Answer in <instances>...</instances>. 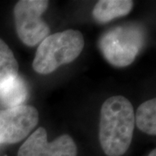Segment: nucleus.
<instances>
[{
  "label": "nucleus",
  "instance_id": "nucleus-1",
  "mask_svg": "<svg viewBox=\"0 0 156 156\" xmlns=\"http://www.w3.org/2000/svg\"><path fill=\"white\" fill-rule=\"evenodd\" d=\"M134 113L131 102L122 95L107 99L101 109L99 140L108 156H122L133 138Z\"/></svg>",
  "mask_w": 156,
  "mask_h": 156
},
{
  "label": "nucleus",
  "instance_id": "nucleus-2",
  "mask_svg": "<svg viewBox=\"0 0 156 156\" xmlns=\"http://www.w3.org/2000/svg\"><path fill=\"white\" fill-rule=\"evenodd\" d=\"M84 47L83 34L67 30L46 37L39 44L33 60V69L38 74H50L62 64L76 59Z\"/></svg>",
  "mask_w": 156,
  "mask_h": 156
},
{
  "label": "nucleus",
  "instance_id": "nucleus-3",
  "mask_svg": "<svg viewBox=\"0 0 156 156\" xmlns=\"http://www.w3.org/2000/svg\"><path fill=\"white\" fill-rule=\"evenodd\" d=\"M144 43V30L131 23L115 27L103 34L99 40V48L112 65L126 67L134 61Z\"/></svg>",
  "mask_w": 156,
  "mask_h": 156
},
{
  "label": "nucleus",
  "instance_id": "nucleus-4",
  "mask_svg": "<svg viewBox=\"0 0 156 156\" xmlns=\"http://www.w3.org/2000/svg\"><path fill=\"white\" fill-rule=\"evenodd\" d=\"M49 2L45 0H21L14 7V20L20 40L35 46L48 37L50 28L42 19Z\"/></svg>",
  "mask_w": 156,
  "mask_h": 156
},
{
  "label": "nucleus",
  "instance_id": "nucleus-5",
  "mask_svg": "<svg viewBox=\"0 0 156 156\" xmlns=\"http://www.w3.org/2000/svg\"><path fill=\"white\" fill-rule=\"evenodd\" d=\"M38 112L32 106L0 110V144L17 143L24 139L38 123Z\"/></svg>",
  "mask_w": 156,
  "mask_h": 156
},
{
  "label": "nucleus",
  "instance_id": "nucleus-6",
  "mask_svg": "<svg viewBox=\"0 0 156 156\" xmlns=\"http://www.w3.org/2000/svg\"><path fill=\"white\" fill-rule=\"evenodd\" d=\"M77 148L74 140L62 134L52 142L47 140V132L44 128H37L23 142L17 156H76Z\"/></svg>",
  "mask_w": 156,
  "mask_h": 156
},
{
  "label": "nucleus",
  "instance_id": "nucleus-7",
  "mask_svg": "<svg viewBox=\"0 0 156 156\" xmlns=\"http://www.w3.org/2000/svg\"><path fill=\"white\" fill-rule=\"evenodd\" d=\"M134 5L130 0H101L93 10V16L96 21L107 23L119 17L128 15Z\"/></svg>",
  "mask_w": 156,
  "mask_h": 156
},
{
  "label": "nucleus",
  "instance_id": "nucleus-8",
  "mask_svg": "<svg viewBox=\"0 0 156 156\" xmlns=\"http://www.w3.org/2000/svg\"><path fill=\"white\" fill-rule=\"evenodd\" d=\"M27 97V85L19 75L0 87V102L8 108L21 106Z\"/></svg>",
  "mask_w": 156,
  "mask_h": 156
},
{
  "label": "nucleus",
  "instance_id": "nucleus-9",
  "mask_svg": "<svg viewBox=\"0 0 156 156\" xmlns=\"http://www.w3.org/2000/svg\"><path fill=\"white\" fill-rule=\"evenodd\" d=\"M134 123L146 134H156V100L151 99L140 104L134 115Z\"/></svg>",
  "mask_w": 156,
  "mask_h": 156
},
{
  "label": "nucleus",
  "instance_id": "nucleus-10",
  "mask_svg": "<svg viewBox=\"0 0 156 156\" xmlns=\"http://www.w3.org/2000/svg\"><path fill=\"white\" fill-rule=\"evenodd\" d=\"M18 75V62L9 46L0 38V87Z\"/></svg>",
  "mask_w": 156,
  "mask_h": 156
},
{
  "label": "nucleus",
  "instance_id": "nucleus-11",
  "mask_svg": "<svg viewBox=\"0 0 156 156\" xmlns=\"http://www.w3.org/2000/svg\"><path fill=\"white\" fill-rule=\"evenodd\" d=\"M148 156H156V151H155V149H154V150L151 151L150 154H148Z\"/></svg>",
  "mask_w": 156,
  "mask_h": 156
}]
</instances>
